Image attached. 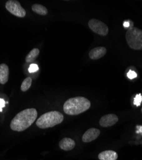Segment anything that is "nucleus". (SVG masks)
<instances>
[{"label": "nucleus", "mask_w": 142, "mask_h": 160, "mask_svg": "<svg viewBox=\"0 0 142 160\" xmlns=\"http://www.w3.org/2000/svg\"><path fill=\"white\" fill-rule=\"evenodd\" d=\"M37 112L35 108H28L19 112L12 119L10 128L15 131H23L28 129L35 121Z\"/></svg>", "instance_id": "1"}, {"label": "nucleus", "mask_w": 142, "mask_h": 160, "mask_svg": "<svg viewBox=\"0 0 142 160\" xmlns=\"http://www.w3.org/2000/svg\"><path fill=\"white\" fill-rule=\"evenodd\" d=\"M91 106L90 101L83 97L69 99L63 104V111L69 115H77L88 110Z\"/></svg>", "instance_id": "2"}, {"label": "nucleus", "mask_w": 142, "mask_h": 160, "mask_svg": "<svg viewBox=\"0 0 142 160\" xmlns=\"http://www.w3.org/2000/svg\"><path fill=\"white\" fill-rule=\"evenodd\" d=\"M63 118V115L58 111L49 112L40 117L36 121V125L41 129L52 128L61 123Z\"/></svg>", "instance_id": "3"}, {"label": "nucleus", "mask_w": 142, "mask_h": 160, "mask_svg": "<svg viewBox=\"0 0 142 160\" xmlns=\"http://www.w3.org/2000/svg\"><path fill=\"white\" fill-rule=\"evenodd\" d=\"M125 39L128 46L134 50H142V30L133 26L130 21V27L125 33Z\"/></svg>", "instance_id": "4"}, {"label": "nucleus", "mask_w": 142, "mask_h": 160, "mask_svg": "<svg viewBox=\"0 0 142 160\" xmlns=\"http://www.w3.org/2000/svg\"><path fill=\"white\" fill-rule=\"evenodd\" d=\"M6 9L14 16L18 18H24L26 16V11L21 7L20 3L16 0H9L5 3Z\"/></svg>", "instance_id": "5"}, {"label": "nucleus", "mask_w": 142, "mask_h": 160, "mask_svg": "<svg viewBox=\"0 0 142 160\" xmlns=\"http://www.w3.org/2000/svg\"><path fill=\"white\" fill-rule=\"evenodd\" d=\"M88 27L94 33L101 36L107 35L109 32L108 27L106 24L95 19H92L89 21Z\"/></svg>", "instance_id": "6"}, {"label": "nucleus", "mask_w": 142, "mask_h": 160, "mask_svg": "<svg viewBox=\"0 0 142 160\" xmlns=\"http://www.w3.org/2000/svg\"><path fill=\"white\" fill-rule=\"evenodd\" d=\"M118 121L119 118L115 114H108L100 118L99 124L102 127L108 128L115 125Z\"/></svg>", "instance_id": "7"}, {"label": "nucleus", "mask_w": 142, "mask_h": 160, "mask_svg": "<svg viewBox=\"0 0 142 160\" xmlns=\"http://www.w3.org/2000/svg\"><path fill=\"white\" fill-rule=\"evenodd\" d=\"M100 131L97 128H90L88 129L83 135L82 141L85 143L90 142L97 139L99 136Z\"/></svg>", "instance_id": "8"}, {"label": "nucleus", "mask_w": 142, "mask_h": 160, "mask_svg": "<svg viewBox=\"0 0 142 160\" xmlns=\"http://www.w3.org/2000/svg\"><path fill=\"white\" fill-rule=\"evenodd\" d=\"M106 48L105 47H97L92 49L89 52V57L92 60H98L104 57L106 53Z\"/></svg>", "instance_id": "9"}, {"label": "nucleus", "mask_w": 142, "mask_h": 160, "mask_svg": "<svg viewBox=\"0 0 142 160\" xmlns=\"http://www.w3.org/2000/svg\"><path fill=\"white\" fill-rule=\"evenodd\" d=\"M76 146V142L71 138H64L59 142V147L63 151H71Z\"/></svg>", "instance_id": "10"}, {"label": "nucleus", "mask_w": 142, "mask_h": 160, "mask_svg": "<svg viewBox=\"0 0 142 160\" xmlns=\"http://www.w3.org/2000/svg\"><path fill=\"white\" fill-rule=\"evenodd\" d=\"M9 68L5 63L0 64V84L4 85L8 80Z\"/></svg>", "instance_id": "11"}, {"label": "nucleus", "mask_w": 142, "mask_h": 160, "mask_svg": "<svg viewBox=\"0 0 142 160\" xmlns=\"http://www.w3.org/2000/svg\"><path fill=\"white\" fill-rule=\"evenodd\" d=\"M98 158L100 160H117L118 158V154L114 151L108 150L99 153Z\"/></svg>", "instance_id": "12"}, {"label": "nucleus", "mask_w": 142, "mask_h": 160, "mask_svg": "<svg viewBox=\"0 0 142 160\" xmlns=\"http://www.w3.org/2000/svg\"><path fill=\"white\" fill-rule=\"evenodd\" d=\"M32 9L36 14H38L41 16H46L48 13L47 9L44 6L40 4L33 5L32 7Z\"/></svg>", "instance_id": "13"}, {"label": "nucleus", "mask_w": 142, "mask_h": 160, "mask_svg": "<svg viewBox=\"0 0 142 160\" xmlns=\"http://www.w3.org/2000/svg\"><path fill=\"white\" fill-rule=\"evenodd\" d=\"M40 53V50L37 48L33 49L29 53L28 55L26 57V62L27 63H32L35 60Z\"/></svg>", "instance_id": "14"}, {"label": "nucleus", "mask_w": 142, "mask_h": 160, "mask_svg": "<svg viewBox=\"0 0 142 160\" xmlns=\"http://www.w3.org/2000/svg\"><path fill=\"white\" fill-rule=\"evenodd\" d=\"M32 79L30 77H28L27 78H25L21 86V91L22 92L27 91L30 88V87L32 85Z\"/></svg>", "instance_id": "15"}, {"label": "nucleus", "mask_w": 142, "mask_h": 160, "mask_svg": "<svg viewBox=\"0 0 142 160\" xmlns=\"http://www.w3.org/2000/svg\"><path fill=\"white\" fill-rule=\"evenodd\" d=\"M142 101V96L140 94H137L134 99V104L136 106H139Z\"/></svg>", "instance_id": "16"}, {"label": "nucleus", "mask_w": 142, "mask_h": 160, "mask_svg": "<svg viewBox=\"0 0 142 160\" xmlns=\"http://www.w3.org/2000/svg\"><path fill=\"white\" fill-rule=\"evenodd\" d=\"M127 77H128L129 78H130V79H134V78H135L137 77V74H136V72H135L134 71L130 70V71H129V72H127Z\"/></svg>", "instance_id": "17"}, {"label": "nucleus", "mask_w": 142, "mask_h": 160, "mask_svg": "<svg viewBox=\"0 0 142 160\" xmlns=\"http://www.w3.org/2000/svg\"><path fill=\"white\" fill-rule=\"evenodd\" d=\"M38 68L37 65H36V64H32L30 66V68H29V72H34L38 71Z\"/></svg>", "instance_id": "18"}, {"label": "nucleus", "mask_w": 142, "mask_h": 160, "mask_svg": "<svg viewBox=\"0 0 142 160\" xmlns=\"http://www.w3.org/2000/svg\"><path fill=\"white\" fill-rule=\"evenodd\" d=\"M136 132L138 133V134H140L141 135H142V126H136Z\"/></svg>", "instance_id": "19"}, {"label": "nucleus", "mask_w": 142, "mask_h": 160, "mask_svg": "<svg viewBox=\"0 0 142 160\" xmlns=\"http://www.w3.org/2000/svg\"><path fill=\"white\" fill-rule=\"evenodd\" d=\"M124 26L125 28H129L130 27V21H124Z\"/></svg>", "instance_id": "20"}, {"label": "nucleus", "mask_w": 142, "mask_h": 160, "mask_svg": "<svg viewBox=\"0 0 142 160\" xmlns=\"http://www.w3.org/2000/svg\"><path fill=\"white\" fill-rule=\"evenodd\" d=\"M5 102L4 101V100L2 99H0V108H2L3 106H5Z\"/></svg>", "instance_id": "21"}, {"label": "nucleus", "mask_w": 142, "mask_h": 160, "mask_svg": "<svg viewBox=\"0 0 142 160\" xmlns=\"http://www.w3.org/2000/svg\"><path fill=\"white\" fill-rule=\"evenodd\" d=\"M2 108H0V112H2Z\"/></svg>", "instance_id": "22"}, {"label": "nucleus", "mask_w": 142, "mask_h": 160, "mask_svg": "<svg viewBox=\"0 0 142 160\" xmlns=\"http://www.w3.org/2000/svg\"><path fill=\"white\" fill-rule=\"evenodd\" d=\"M141 113H142V108H141Z\"/></svg>", "instance_id": "23"}]
</instances>
